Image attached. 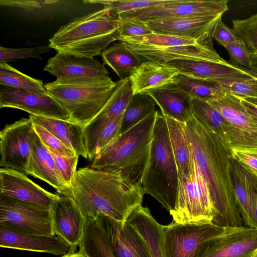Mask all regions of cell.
<instances>
[{
	"label": "cell",
	"mask_w": 257,
	"mask_h": 257,
	"mask_svg": "<svg viewBox=\"0 0 257 257\" xmlns=\"http://www.w3.org/2000/svg\"><path fill=\"white\" fill-rule=\"evenodd\" d=\"M185 128L195 161L210 189L216 212L212 222L226 227L243 226L231 180V148L194 117L185 123Z\"/></svg>",
	"instance_id": "6da1fadb"
},
{
	"label": "cell",
	"mask_w": 257,
	"mask_h": 257,
	"mask_svg": "<svg viewBox=\"0 0 257 257\" xmlns=\"http://www.w3.org/2000/svg\"><path fill=\"white\" fill-rule=\"evenodd\" d=\"M142 186L117 174L84 167L77 170L68 197L87 218L102 213L122 222L143 202Z\"/></svg>",
	"instance_id": "7a4b0ae2"
},
{
	"label": "cell",
	"mask_w": 257,
	"mask_h": 257,
	"mask_svg": "<svg viewBox=\"0 0 257 257\" xmlns=\"http://www.w3.org/2000/svg\"><path fill=\"white\" fill-rule=\"evenodd\" d=\"M121 24L118 15L105 5L60 27L49 39V45L59 53L93 58L117 40Z\"/></svg>",
	"instance_id": "3957f363"
},
{
	"label": "cell",
	"mask_w": 257,
	"mask_h": 257,
	"mask_svg": "<svg viewBox=\"0 0 257 257\" xmlns=\"http://www.w3.org/2000/svg\"><path fill=\"white\" fill-rule=\"evenodd\" d=\"M158 112L155 110L132 128L118 135L94 158L91 168L119 174L142 186Z\"/></svg>",
	"instance_id": "277c9868"
},
{
	"label": "cell",
	"mask_w": 257,
	"mask_h": 257,
	"mask_svg": "<svg viewBox=\"0 0 257 257\" xmlns=\"http://www.w3.org/2000/svg\"><path fill=\"white\" fill-rule=\"evenodd\" d=\"M178 180L167 121L162 113L158 112L142 187L144 194L152 196L170 212L175 205Z\"/></svg>",
	"instance_id": "5b68a950"
},
{
	"label": "cell",
	"mask_w": 257,
	"mask_h": 257,
	"mask_svg": "<svg viewBox=\"0 0 257 257\" xmlns=\"http://www.w3.org/2000/svg\"><path fill=\"white\" fill-rule=\"evenodd\" d=\"M116 84L107 76L56 79L44 86L47 92L68 113L72 122L85 126L106 105Z\"/></svg>",
	"instance_id": "8992f818"
},
{
	"label": "cell",
	"mask_w": 257,
	"mask_h": 257,
	"mask_svg": "<svg viewBox=\"0 0 257 257\" xmlns=\"http://www.w3.org/2000/svg\"><path fill=\"white\" fill-rule=\"evenodd\" d=\"M173 221L181 224L212 222L216 212L209 185L193 160V171L188 179L179 175L177 199L169 212Z\"/></svg>",
	"instance_id": "52a82bcc"
},
{
	"label": "cell",
	"mask_w": 257,
	"mask_h": 257,
	"mask_svg": "<svg viewBox=\"0 0 257 257\" xmlns=\"http://www.w3.org/2000/svg\"><path fill=\"white\" fill-rule=\"evenodd\" d=\"M0 225L28 234L55 235L50 209L0 194Z\"/></svg>",
	"instance_id": "ba28073f"
},
{
	"label": "cell",
	"mask_w": 257,
	"mask_h": 257,
	"mask_svg": "<svg viewBox=\"0 0 257 257\" xmlns=\"http://www.w3.org/2000/svg\"><path fill=\"white\" fill-rule=\"evenodd\" d=\"M231 227L213 222L181 224L174 221L163 225V245L165 257H194L204 242L227 232Z\"/></svg>",
	"instance_id": "9c48e42d"
},
{
	"label": "cell",
	"mask_w": 257,
	"mask_h": 257,
	"mask_svg": "<svg viewBox=\"0 0 257 257\" xmlns=\"http://www.w3.org/2000/svg\"><path fill=\"white\" fill-rule=\"evenodd\" d=\"M227 0H177L158 5L118 14L121 22L136 20L142 22L208 17L222 15L228 10Z\"/></svg>",
	"instance_id": "30bf717a"
},
{
	"label": "cell",
	"mask_w": 257,
	"mask_h": 257,
	"mask_svg": "<svg viewBox=\"0 0 257 257\" xmlns=\"http://www.w3.org/2000/svg\"><path fill=\"white\" fill-rule=\"evenodd\" d=\"M35 134L30 118L7 124L0 132V167L27 175Z\"/></svg>",
	"instance_id": "8fae6325"
},
{
	"label": "cell",
	"mask_w": 257,
	"mask_h": 257,
	"mask_svg": "<svg viewBox=\"0 0 257 257\" xmlns=\"http://www.w3.org/2000/svg\"><path fill=\"white\" fill-rule=\"evenodd\" d=\"M257 250V229L230 228L203 243L194 257H252Z\"/></svg>",
	"instance_id": "7c38bea8"
},
{
	"label": "cell",
	"mask_w": 257,
	"mask_h": 257,
	"mask_svg": "<svg viewBox=\"0 0 257 257\" xmlns=\"http://www.w3.org/2000/svg\"><path fill=\"white\" fill-rule=\"evenodd\" d=\"M3 107L17 108L32 115L71 122L68 113L48 93L37 94L1 85L0 108Z\"/></svg>",
	"instance_id": "4fadbf2b"
},
{
	"label": "cell",
	"mask_w": 257,
	"mask_h": 257,
	"mask_svg": "<svg viewBox=\"0 0 257 257\" xmlns=\"http://www.w3.org/2000/svg\"><path fill=\"white\" fill-rule=\"evenodd\" d=\"M50 210L55 234L69 244V253L76 252L83 234L87 217L71 198L64 196H60L54 201Z\"/></svg>",
	"instance_id": "5bb4252c"
},
{
	"label": "cell",
	"mask_w": 257,
	"mask_h": 257,
	"mask_svg": "<svg viewBox=\"0 0 257 257\" xmlns=\"http://www.w3.org/2000/svg\"><path fill=\"white\" fill-rule=\"evenodd\" d=\"M222 15L145 22L153 33L192 38L200 42H212L214 29Z\"/></svg>",
	"instance_id": "9a60e30c"
},
{
	"label": "cell",
	"mask_w": 257,
	"mask_h": 257,
	"mask_svg": "<svg viewBox=\"0 0 257 257\" xmlns=\"http://www.w3.org/2000/svg\"><path fill=\"white\" fill-rule=\"evenodd\" d=\"M0 194L48 209L60 197L45 190L25 174L5 168L0 169Z\"/></svg>",
	"instance_id": "2e32d148"
},
{
	"label": "cell",
	"mask_w": 257,
	"mask_h": 257,
	"mask_svg": "<svg viewBox=\"0 0 257 257\" xmlns=\"http://www.w3.org/2000/svg\"><path fill=\"white\" fill-rule=\"evenodd\" d=\"M194 117L217 134L231 149L257 147V143L233 127L221 113L208 102L191 98Z\"/></svg>",
	"instance_id": "e0dca14e"
},
{
	"label": "cell",
	"mask_w": 257,
	"mask_h": 257,
	"mask_svg": "<svg viewBox=\"0 0 257 257\" xmlns=\"http://www.w3.org/2000/svg\"><path fill=\"white\" fill-rule=\"evenodd\" d=\"M126 46L138 57L141 63L153 61L165 63L176 59L226 62L214 49L213 43L167 47Z\"/></svg>",
	"instance_id": "ac0fdd59"
},
{
	"label": "cell",
	"mask_w": 257,
	"mask_h": 257,
	"mask_svg": "<svg viewBox=\"0 0 257 257\" xmlns=\"http://www.w3.org/2000/svg\"><path fill=\"white\" fill-rule=\"evenodd\" d=\"M96 216L108 234L115 257H151L144 240L127 221H118L102 213Z\"/></svg>",
	"instance_id": "d6986e66"
},
{
	"label": "cell",
	"mask_w": 257,
	"mask_h": 257,
	"mask_svg": "<svg viewBox=\"0 0 257 257\" xmlns=\"http://www.w3.org/2000/svg\"><path fill=\"white\" fill-rule=\"evenodd\" d=\"M116 88L100 112L85 126L84 137L87 152L91 149L102 130L117 116L123 114L134 96L128 77L116 81Z\"/></svg>",
	"instance_id": "ffe728a7"
},
{
	"label": "cell",
	"mask_w": 257,
	"mask_h": 257,
	"mask_svg": "<svg viewBox=\"0 0 257 257\" xmlns=\"http://www.w3.org/2000/svg\"><path fill=\"white\" fill-rule=\"evenodd\" d=\"M165 64L177 69L180 74L206 81L252 78L238 66L227 62L176 59Z\"/></svg>",
	"instance_id": "44dd1931"
},
{
	"label": "cell",
	"mask_w": 257,
	"mask_h": 257,
	"mask_svg": "<svg viewBox=\"0 0 257 257\" xmlns=\"http://www.w3.org/2000/svg\"><path fill=\"white\" fill-rule=\"evenodd\" d=\"M44 70L57 79L107 76L105 64L96 59L76 57L59 53L49 59Z\"/></svg>",
	"instance_id": "7402d4cb"
},
{
	"label": "cell",
	"mask_w": 257,
	"mask_h": 257,
	"mask_svg": "<svg viewBox=\"0 0 257 257\" xmlns=\"http://www.w3.org/2000/svg\"><path fill=\"white\" fill-rule=\"evenodd\" d=\"M0 246L19 250L64 255L70 249L69 244L56 235H40L17 232L0 225Z\"/></svg>",
	"instance_id": "603a6c76"
},
{
	"label": "cell",
	"mask_w": 257,
	"mask_h": 257,
	"mask_svg": "<svg viewBox=\"0 0 257 257\" xmlns=\"http://www.w3.org/2000/svg\"><path fill=\"white\" fill-rule=\"evenodd\" d=\"M230 176L236 205L244 226L257 229L254 214L257 178L233 158L231 162Z\"/></svg>",
	"instance_id": "cb8c5ba5"
},
{
	"label": "cell",
	"mask_w": 257,
	"mask_h": 257,
	"mask_svg": "<svg viewBox=\"0 0 257 257\" xmlns=\"http://www.w3.org/2000/svg\"><path fill=\"white\" fill-rule=\"evenodd\" d=\"M145 92L153 97L165 117L184 123L194 117L191 97L173 80Z\"/></svg>",
	"instance_id": "d4e9b609"
},
{
	"label": "cell",
	"mask_w": 257,
	"mask_h": 257,
	"mask_svg": "<svg viewBox=\"0 0 257 257\" xmlns=\"http://www.w3.org/2000/svg\"><path fill=\"white\" fill-rule=\"evenodd\" d=\"M27 175L46 182L64 196L70 194V190L59 174L51 154L36 132Z\"/></svg>",
	"instance_id": "484cf974"
},
{
	"label": "cell",
	"mask_w": 257,
	"mask_h": 257,
	"mask_svg": "<svg viewBox=\"0 0 257 257\" xmlns=\"http://www.w3.org/2000/svg\"><path fill=\"white\" fill-rule=\"evenodd\" d=\"M31 120L54 135L77 156L88 158L84 137V126L59 119L30 115Z\"/></svg>",
	"instance_id": "4316f807"
},
{
	"label": "cell",
	"mask_w": 257,
	"mask_h": 257,
	"mask_svg": "<svg viewBox=\"0 0 257 257\" xmlns=\"http://www.w3.org/2000/svg\"><path fill=\"white\" fill-rule=\"evenodd\" d=\"M179 74L177 69L165 63L146 61L141 63L128 78L136 94L170 83Z\"/></svg>",
	"instance_id": "83f0119b"
},
{
	"label": "cell",
	"mask_w": 257,
	"mask_h": 257,
	"mask_svg": "<svg viewBox=\"0 0 257 257\" xmlns=\"http://www.w3.org/2000/svg\"><path fill=\"white\" fill-rule=\"evenodd\" d=\"M208 102L229 123L257 143V126L241 103V97L225 92L220 98Z\"/></svg>",
	"instance_id": "f1b7e54d"
},
{
	"label": "cell",
	"mask_w": 257,
	"mask_h": 257,
	"mask_svg": "<svg viewBox=\"0 0 257 257\" xmlns=\"http://www.w3.org/2000/svg\"><path fill=\"white\" fill-rule=\"evenodd\" d=\"M144 240L151 257H165L163 245V225L152 215L147 207H137L127 220Z\"/></svg>",
	"instance_id": "f546056e"
},
{
	"label": "cell",
	"mask_w": 257,
	"mask_h": 257,
	"mask_svg": "<svg viewBox=\"0 0 257 257\" xmlns=\"http://www.w3.org/2000/svg\"><path fill=\"white\" fill-rule=\"evenodd\" d=\"M165 118L179 175L188 179L193 171L194 156L187 139L185 123Z\"/></svg>",
	"instance_id": "4dcf8cb0"
},
{
	"label": "cell",
	"mask_w": 257,
	"mask_h": 257,
	"mask_svg": "<svg viewBox=\"0 0 257 257\" xmlns=\"http://www.w3.org/2000/svg\"><path fill=\"white\" fill-rule=\"evenodd\" d=\"M79 249L88 257H115L108 234L97 216L87 218Z\"/></svg>",
	"instance_id": "1f68e13d"
},
{
	"label": "cell",
	"mask_w": 257,
	"mask_h": 257,
	"mask_svg": "<svg viewBox=\"0 0 257 257\" xmlns=\"http://www.w3.org/2000/svg\"><path fill=\"white\" fill-rule=\"evenodd\" d=\"M101 56L103 63L113 69L120 80L128 77L141 64L138 57L121 42L105 49Z\"/></svg>",
	"instance_id": "d6a6232c"
},
{
	"label": "cell",
	"mask_w": 257,
	"mask_h": 257,
	"mask_svg": "<svg viewBox=\"0 0 257 257\" xmlns=\"http://www.w3.org/2000/svg\"><path fill=\"white\" fill-rule=\"evenodd\" d=\"M65 3L58 0H1L0 5L12 8L25 17L42 19L63 8Z\"/></svg>",
	"instance_id": "836d02e7"
},
{
	"label": "cell",
	"mask_w": 257,
	"mask_h": 257,
	"mask_svg": "<svg viewBox=\"0 0 257 257\" xmlns=\"http://www.w3.org/2000/svg\"><path fill=\"white\" fill-rule=\"evenodd\" d=\"M156 104L146 92L134 94L123 113L118 135L127 131L156 110Z\"/></svg>",
	"instance_id": "e575fe53"
},
{
	"label": "cell",
	"mask_w": 257,
	"mask_h": 257,
	"mask_svg": "<svg viewBox=\"0 0 257 257\" xmlns=\"http://www.w3.org/2000/svg\"><path fill=\"white\" fill-rule=\"evenodd\" d=\"M0 85L47 94L43 81L28 76L6 63H0Z\"/></svg>",
	"instance_id": "d590c367"
},
{
	"label": "cell",
	"mask_w": 257,
	"mask_h": 257,
	"mask_svg": "<svg viewBox=\"0 0 257 257\" xmlns=\"http://www.w3.org/2000/svg\"><path fill=\"white\" fill-rule=\"evenodd\" d=\"M173 80L191 98L210 101L220 98L225 93L222 89L207 81L180 74L175 76Z\"/></svg>",
	"instance_id": "8d00e7d4"
},
{
	"label": "cell",
	"mask_w": 257,
	"mask_h": 257,
	"mask_svg": "<svg viewBox=\"0 0 257 257\" xmlns=\"http://www.w3.org/2000/svg\"><path fill=\"white\" fill-rule=\"evenodd\" d=\"M117 40L124 43L126 45L151 47H167L213 43V41L200 42L190 38L154 33L142 36L119 38Z\"/></svg>",
	"instance_id": "74e56055"
},
{
	"label": "cell",
	"mask_w": 257,
	"mask_h": 257,
	"mask_svg": "<svg viewBox=\"0 0 257 257\" xmlns=\"http://www.w3.org/2000/svg\"><path fill=\"white\" fill-rule=\"evenodd\" d=\"M233 29L248 47L250 57L257 56V14L245 19L232 20Z\"/></svg>",
	"instance_id": "f35d334b"
},
{
	"label": "cell",
	"mask_w": 257,
	"mask_h": 257,
	"mask_svg": "<svg viewBox=\"0 0 257 257\" xmlns=\"http://www.w3.org/2000/svg\"><path fill=\"white\" fill-rule=\"evenodd\" d=\"M207 81L218 87L225 92L234 94L241 97L257 98V79L253 77L248 79H222Z\"/></svg>",
	"instance_id": "ab89813d"
},
{
	"label": "cell",
	"mask_w": 257,
	"mask_h": 257,
	"mask_svg": "<svg viewBox=\"0 0 257 257\" xmlns=\"http://www.w3.org/2000/svg\"><path fill=\"white\" fill-rule=\"evenodd\" d=\"M177 0L106 1L97 0L96 3L107 5L110 10L118 15L132 11L139 10L161 5L172 3Z\"/></svg>",
	"instance_id": "60d3db41"
},
{
	"label": "cell",
	"mask_w": 257,
	"mask_h": 257,
	"mask_svg": "<svg viewBox=\"0 0 257 257\" xmlns=\"http://www.w3.org/2000/svg\"><path fill=\"white\" fill-rule=\"evenodd\" d=\"M123 114L117 116L99 133L91 149L87 152L88 158H94L119 134Z\"/></svg>",
	"instance_id": "b9f144b4"
},
{
	"label": "cell",
	"mask_w": 257,
	"mask_h": 257,
	"mask_svg": "<svg viewBox=\"0 0 257 257\" xmlns=\"http://www.w3.org/2000/svg\"><path fill=\"white\" fill-rule=\"evenodd\" d=\"M49 45L24 48L0 47V63H8L21 59L32 57L42 59L40 55L51 50Z\"/></svg>",
	"instance_id": "7bdbcfd3"
},
{
	"label": "cell",
	"mask_w": 257,
	"mask_h": 257,
	"mask_svg": "<svg viewBox=\"0 0 257 257\" xmlns=\"http://www.w3.org/2000/svg\"><path fill=\"white\" fill-rule=\"evenodd\" d=\"M51 154L57 170L67 186L71 188L75 174L79 157L63 156L57 151L46 147Z\"/></svg>",
	"instance_id": "ee69618b"
},
{
	"label": "cell",
	"mask_w": 257,
	"mask_h": 257,
	"mask_svg": "<svg viewBox=\"0 0 257 257\" xmlns=\"http://www.w3.org/2000/svg\"><path fill=\"white\" fill-rule=\"evenodd\" d=\"M33 123L36 133L46 147L57 151L63 156L72 157L77 156L73 150L68 148L46 128L35 122Z\"/></svg>",
	"instance_id": "f6af8a7d"
},
{
	"label": "cell",
	"mask_w": 257,
	"mask_h": 257,
	"mask_svg": "<svg viewBox=\"0 0 257 257\" xmlns=\"http://www.w3.org/2000/svg\"><path fill=\"white\" fill-rule=\"evenodd\" d=\"M232 157L243 168L257 178V147L249 148H232Z\"/></svg>",
	"instance_id": "bcb514c9"
},
{
	"label": "cell",
	"mask_w": 257,
	"mask_h": 257,
	"mask_svg": "<svg viewBox=\"0 0 257 257\" xmlns=\"http://www.w3.org/2000/svg\"><path fill=\"white\" fill-rule=\"evenodd\" d=\"M228 51L230 58L237 66L250 69V54L245 43L242 40L223 46Z\"/></svg>",
	"instance_id": "7dc6e473"
},
{
	"label": "cell",
	"mask_w": 257,
	"mask_h": 257,
	"mask_svg": "<svg viewBox=\"0 0 257 257\" xmlns=\"http://www.w3.org/2000/svg\"><path fill=\"white\" fill-rule=\"evenodd\" d=\"M121 22L122 24L118 29V38L142 36L153 33L144 22L130 20Z\"/></svg>",
	"instance_id": "c3c4849f"
},
{
	"label": "cell",
	"mask_w": 257,
	"mask_h": 257,
	"mask_svg": "<svg viewBox=\"0 0 257 257\" xmlns=\"http://www.w3.org/2000/svg\"><path fill=\"white\" fill-rule=\"evenodd\" d=\"M213 39L223 46L240 40L233 29L228 28L223 23L222 18L219 20L214 29Z\"/></svg>",
	"instance_id": "681fc988"
},
{
	"label": "cell",
	"mask_w": 257,
	"mask_h": 257,
	"mask_svg": "<svg viewBox=\"0 0 257 257\" xmlns=\"http://www.w3.org/2000/svg\"><path fill=\"white\" fill-rule=\"evenodd\" d=\"M241 103L257 126V106L241 98Z\"/></svg>",
	"instance_id": "f907efd6"
},
{
	"label": "cell",
	"mask_w": 257,
	"mask_h": 257,
	"mask_svg": "<svg viewBox=\"0 0 257 257\" xmlns=\"http://www.w3.org/2000/svg\"><path fill=\"white\" fill-rule=\"evenodd\" d=\"M62 257H88L84 252L78 250L77 252L69 253L63 255Z\"/></svg>",
	"instance_id": "816d5d0a"
},
{
	"label": "cell",
	"mask_w": 257,
	"mask_h": 257,
	"mask_svg": "<svg viewBox=\"0 0 257 257\" xmlns=\"http://www.w3.org/2000/svg\"><path fill=\"white\" fill-rule=\"evenodd\" d=\"M239 67L240 68H241L242 69H243L244 71H245L246 72H247L248 74L250 75L252 77L257 79V72H255L247 68H245V67H241V66H239Z\"/></svg>",
	"instance_id": "f5cc1de1"
},
{
	"label": "cell",
	"mask_w": 257,
	"mask_h": 257,
	"mask_svg": "<svg viewBox=\"0 0 257 257\" xmlns=\"http://www.w3.org/2000/svg\"><path fill=\"white\" fill-rule=\"evenodd\" d=\"M247 102L257 106V98L241 97Z\"/></svg>",
	"instance_id": "db71d44e"
},
{
	"label": "cell",
	"mask_w": 257,
	"mask_h": 257,
	"mask_svg": "<svg viewBox=\"0 0 257 257\" xmlns=\"http://www.w3.org/2000/svg\"><path fill=\"white\" fill-rule=\"evenodd\" d=\"M254 214L257 225V190L255 195V201H254Z\"/></svg>",
	"instance_id": "11a10c76"
},
{
	"label": "cell",
	"mask_w": 257,
	"mask_h": 257,
	"mask_svg": "<svg viewBox=\"0 0 257 257\" xmlns=\"http://www.w3.org/2000/svg\"><path fill=\"white\" fill-rule=\"evenodd\" d=\"M252 257H257V250L254 252V253L253 254V255H252Z\"/></svg>",
	"instance_id": "9f6ffc18"
}]
</instances>
